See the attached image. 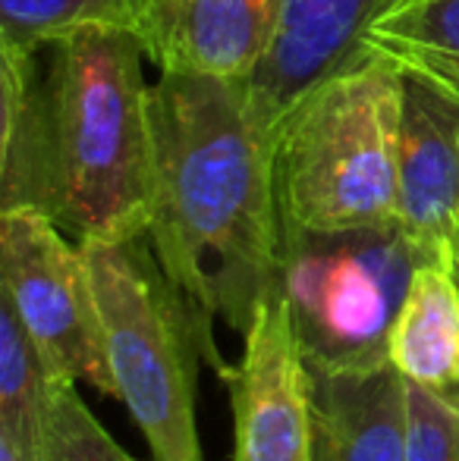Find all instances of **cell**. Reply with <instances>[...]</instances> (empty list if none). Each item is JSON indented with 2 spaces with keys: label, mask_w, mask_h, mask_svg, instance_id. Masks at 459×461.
<instances>
[{
  "label": "cell",
  "mask_w": 459,
  "mask_h": 461,
  "mask_svg": "<svg viewBox=\"0 0 459 461\" xmlns=\"http://www.w3.org/2000/svg\"><path fill=\"white\" fill-rule=\"evenodd\" d=\"M60 383L67 380L50 374L32 336L0 298V433L29 461H44L48 408Z\"/></svg>",
  "instance_id": "obj_13"
},
{
  "label": "cell",
  "mask_w": 459,
  "mask_h": 461,
  "mask_svg": "<svg viewBox=\"0 0 459 461\" xmlns=\"http://www.w3.org/2000/svg\"><path fill=\"white\" fill-rule=\"evenodd\" d=\"M397 67H406L412 73L425 76L437 92L447 95L459 107V60H412V63H397Z\"/></svg>",
  "instance_id": "obj_18"
},
{
  "label": "cell",
  "mask_w": 459,
  "mask_h": 461,
  "mask_svg": "<svg viewBox=\"0 0 459 461\" xmlns=\"http://www.w3.org/2000/svg\"><path fill=\"white\" fill-rule=\"evenodd\" d=\"M418 264L399 230L296 239L287 249V292L306 361L387 365L393 317Z\"/></svg>",
  "instance_id": "obj_5"
},
{
  "label": "cell",
  "mask_w": 459,
  "mask_h": 461,
  "mask_svg": "<svg viewBox=\"0 0 459 461\" xmlns=\"http://www.w3.org/2000/svg\"><path fill=\"white\" fill-rule=\"evenodd\" d=\"M450 274H454L456 279V289H459V232H456V239H454V249H450Z\"/></svg>",
  "instance_id": "obj_20"
},
{
  "label": "cell",
  "mask_w": 459,
  "mask_h": 461,
  "mask_svg": "<svg viewBox=\"0 0 459 461\" xmlns=\"http://www.w3.org/2000/svg\"><path fill=\"white\" fill-rule=\"evenodd\" d=\"M148 0H0V44L38 50L79 29L135 32Z\"/></svg>",
  "instance_id": "obj_14"
},
{
  "label": "cell",
  "mask_w": 459,
  "mask_h": 461,
  "mask_svg": "<svg viewBox=\"0 0 459 461\" xmlns=\"http://www.w3.org/2000/svg\"><path fill=\"white\" fill-rule=\"evenodd\" d=\"M390 0H287L268 57L249 79L268 126L302 92L368 54L365 35Z\"/></svg>",
  "instance_id": "obj_10"
},
{
  "label": "cell",
  "mask_w": 459,
  "mask_h": 461,
  "mask_svg": "<svg viewBox=\"0 0 459 461\" xmlns=\"http://www.w3.org/2000/svg\"><path fill=\"white\" fill-rule=\"evenodd\" d=\"M44 461H135L95 420L76 393V383H60L48 408L44 427Z\"/></svg>",
  "instance_id": "obj_16"
},
{
  "label": "cell",
  "mask_w": 459,
  "mask_h": 461,
  "mask_svg": "<svg viewBox=\"0 0 459 461\" xmlns=\"http://www.w3.org/2000/svg\"><path fill=\"white\" fill-rule=\"evenodd\" d=\"M403 76L368 50L302 92L271 126L287 249L306 236L397 230Z\"/></svg>",
  "instance_id": "obj_3"
},
{
  "label": "cell",
  "mask_w": 459,
  "mask_h": 461,
  "mask_svg": "<svg viewBox=\"0 0 459 461\" xmlns=\"http://www.w3.org/2000/svg\"><path fill=\"white\" fill-rule=\"evenodd\" d=\"M283 10L287 0H148L135 38L161 73L249 82Z\"/></svg>",
  "instance_id": "obj_9"
},
{
  "label": "cell",
  "mask_w": 459,
  "mask_h": 461,
  "mask_svg": "<svg viewBox=\"0 0 459 461\" xmlns=\"http://www.w3.org/2000/svg\"><path fill=\"white\" fill-rule=\"evenodd\" d=\"M406 461H459V411L406 380Z\"/></svg>",
  "instance_id": "obj_17"
},
{
  "label": "cell",
  "mask_w": 459,
  "mask_h": 461,
  "mask_svg": "<svg viewBox=\"0 0 459 461\" xmlns=\"http://www.w3.org/2000/svg\"><path fill=\"white\" fill-rule=\"evenodd\" d=\"M126 29H79L38 50L0 44V211L35 207L67 236H145L154 204L151 82Z\"/></svg>",
  "instance_id": "obj_1"
},
{
  "label": "cell",
  "mask_w": 459,
  "mask_h": 461,
  "mask_svg": "<svg viewBox=\"0 0 459 461\" xmlns=\"http://www.w3.org/2000/svg\"><path fill=\"white\" fill-rule=\"evenodd\" d=\"M0 461H29L19 452V446L13 443V439H6L4 433H0Z\"/></svg>",
  "instance_id": "obj_19"
},
{
  "label": "cell",
  "mask_w": 459,
  "mask_h": 461,
  "mask_svg": "<svg viewBox=\"0 0 459 461\" xmlns=\"http://www.w3.org/2000/svg\"><path fill=\"white\" fill-rule=\"evenodd\" d=\"M0 298L50 374L116 395L86 249L35 207L0 211Z\"/></svg>",
  "instance_id": "obj_6"
},
{
  "label": "cell",
  "mask_w": 459,
  "mask_h": 461,
  "mask_svg": "<svg viewBox=\"0 0 459 461\" xmlns=\"http://www.w3.org/2000/svg\"><path fill=\"white\" fill-rule=\"evenodd\" d=\"M224 383L236 424L233 461H312V383L287 283L258 304Z\"/></svg>",
  "instance_id": "obj_7"
},
{
  "label": "cell",
  "mask_w": 459,
  "mask_h": 461,
  "mask_svg": "<svg viewBox=\"0 0 459 461\" xmlns=\"http://www.w3.org/2000/svg\"><path fill=\"white\" fill-rule=\"evenodd\" d=\"M151 132L148 242L205 314L245 333L258 304L287 283L271 126L245 79L161 73Z\"/></svg>",
  "instance_id": "obj_2"
},
{
  "label": "cell",
  "mask_w": 459,
  "mask_h": 461,
  "mask_svg": "<svg viewBox=\"0 0 459 461\" xmlns=\"http://www.w3.org/2000/svg\"><path fill=\"white\" fill-rule=\"evenodd\" d=\"M116 399L126 405L154 461H205L196 430V374L211 348V317L167 276L148 236L86 242Z\"/></svg>",
  "instance_id": "obj_4"
},
{
  "label": "cell",
  "mask_w": 459,
  "mask_h": 461,
  "mask_svg": "<svg viewBox=\"0 0 459 461\" xmlns=\"http://www.w3.org/2000/svg\"><path fill=\"white\" fill-rule=\"evenodd\" d=\"M397 230L422 264H450L459 232V107L425 76L399 67Z\"/></svg>",
  "instance_id": "obj_8"
},
{
  "label": "cell",
  "mask_w": 459,
  "mask_h": 461,
  "mask_svg": "<svg viewBox=\"0 0 459 461\" xmlns=\"http://www.w3.org/2000/svg\"><path fill=\"white\" fill-rule=\"evenodd\" d=\"M308 365L312 461H406V376L378 367Z\"/></svg>",
  "instance_id": "obj_11"
},
{
  "label": "cell",
  "mask_w": 459,
  "mask_h": 461,
  "mask_svg": "<svg viewBox=\"0 0 459 461\" xmlns=\"http://www.w3.org/2000/svg\"><path fill=\"white\" fill-rule=\"evenodd\" d=\"M390 365L459 411V289L447 264H418L390 327Z\"/></svg>",
  "instance_id": "obj_12"
},
{
  "label": "cell",
  "mask_w": 459,
  "mask_h": 461,
  "mask_svg": "<svg viewBox=\"0 0 459 461\" xmlns=\"http://www.w3.org/2000/svg\"><path fill=\"white\" fill-rule=\"evenodd\" d=\"M365 48L393 63L459 60V0H390Z\"/></svg>",
  "instance_id": "obj_15"
}]
</instances>
